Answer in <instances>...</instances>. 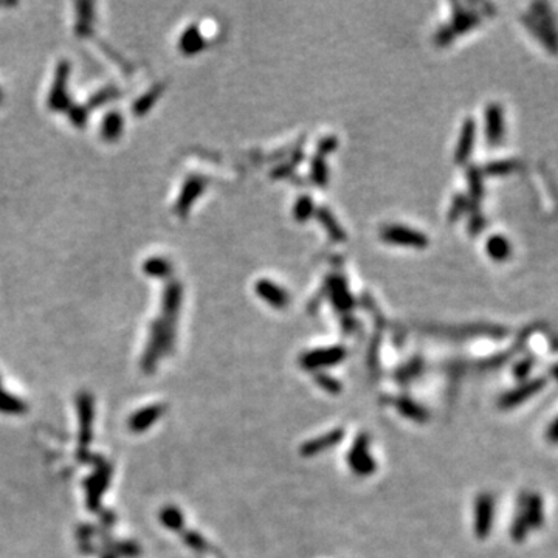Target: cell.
Wrapping results in <instances>:
<instances>
[{"label": "cell", "mask_w": 558, "mask_h": 558, "mask_svg": "<svg viewBox=\"0 0 558 558\" xmlns=\"http://www.w3.org/2000/svg\"><path fill=\"white\" fill-rule=\"evenodd\" d=\"M524 27L541 42L544 48L552 54H558V25L557 17L550 6L544 2L532 5L529 14L523 16Z\"/></svg>", "instance_id": "1"}, {"label": "cell", "mask_w": 558, "mask_h": 558, "mask_svg": "<svg viewBox=\"0 0 558 558\" xmlns=\"http://www.w3.org/2000/svg\"><path fill=\"white\" fill-rule=\"evenodd\" d=\"M543 499L538 493H523L519 496L518 512L510 529L513 541H523L530 529H539L543 526Z\"/></svg>", "instance_id": "2"}, {"label": "cell", "mask_w": 558, "mask_h": 558, "mask_svg": "<svg viewBox=\"0 0 558 558\" xmlns=\"http://www.w3.org/2000/svg\"><path fill=\"white\" fill-rule=\"evenodd\" d=\"M347 462L355 475L368 476L374 473L375 462L369 455V437L366 434H360L353 442L349 456H347Z\"/></svg>", "instance_id": "3"}, {"label": "cell", "mask_w": 558, "mask_h": 558, "mask_svg": "<svg viewBox=\"0 0 558 558\" xmlns=\"http://www.w3.org/2000/svg\"><path fill=\"white\" fill-rule=\"evenodd\" d=\"M495 499L490 493H481L475 502V532L477 538H487L493 526Z\"/></svg>", "instance_id": "4"}, {"label": "cell", "mask_w": 558, "mask_h": 558, "mask_svg": "<svg viewBox=\"0 0 558 558\" xmlns=\"http://www.w3.org/2000/svg\"><path fill=\"white\" fill-rule=\"evenodd\" d=\"M382 239L389 242V244H399V245H409L424 248L428 244V239L424 233L415 231V229L406 228V227H386L382 231Z\"/></svg>", "instance_id": "5"}, {"label": "cell", "mask_w": 558, "mask_h": 558, "mask_svg": "<svg viewBox=\"0 0 558 558\" xmlns=\"http://www.w3.org/2000/svg\"><path fill=\"white\" fill-rule=\"evenodd\" d=\"M346 357V351L341 346L331 347V349H316L304 353L301 357V364L306 369H320L327 368L340 363Z\"/></svg>", "instance_id": "6"}, {"label": "cell", "mask_w": 558, "mask_h": 558, "mask_svg": "<svg viewBox=\"0 0 558 558\" xmlns=\"http://www.w3.org/2000/svg\"><path fill=\"white\" fill-rule=\"evenodd\" d=\"M486 138L490 146H498L504 140V114L496 103L488 104L486 109Z\"/></svg>", "instance_id": "7"}, {"label": "cell", "mask_w": 558, "mask_h": 558, "mask_svg": "<svg viewBox=\"0 0 558 558\" xmlns=\"http://www.w3.org/2000/svg\"><path fill=\"white\" fill-rule=\"evenodd\" d=\"M544 386V380L543 378H537V380H532V382H527L524 384H521V386L512 389L510 393H506L504 395L499 399V406L501 408H513V406H518L519 403L526 402L529 397H532L533 394H537L539 389Z\"/></svg>", "instance_id": "8"}, {"label": "cell", "mask_w": 558, "mask_h": 558, "mask_svg": "<svg viewBox=\"0 0 558 558\" xmlns=\"http://www.w3.org/2000/svg\"><path fill=\"white\" fill-rule=\"evenodd\" d=\"M475 136H476V121L473 118H467L464 121V126L461 130V136H459L455 161L456 163H467L471 152H473L475 146Z\"/></svg>", "instance_id": "9"}, {"label": "cell", "mask_w": 558, "mask_h": 558, "mask_svg": "<svg viewBox=\"0 0 558 558\" xmlns=\"http://www.w3.org/2000/svg\"><path fill=\"white\" fill-rule=\"evenodd\" d=\"M67 74H68V64L62 62L56 73V81L53 84L52 95L48 98V105L54 110L67 109L68 107V96H67Z\"/></svg>", "instance_id": "10"}, {"label": "cell", "mask_w": 558, "mask_h": 558, "mask_svg": "<svg viewBox=\"0 0 558 558\" xmlns=\"http://www.w3.org/2000/svg\"><path fill=\"white\" fill-rule=\"evenodd\" d=\"M256 293L264 301L269 302L270 306L278 309L285 307L289 302L287 291H284L279 285L269 281V279H260V281L256 282Z\"/></svg>", "instance_id": "11"}, {"label": "cell", "mask_w": 558, "mask_h": 558, "mask_svg": "<svg viewBox=\"0 0 558 558\" xmlns=\"http://www.w3.org/2000/svg\"><path fill=\"white\" fill-rule=\"evenodd\" d=\"M203 188H205V180L200 177H191L188 182L185 183L182 194H180V198L176 205V211L180 216H185L186 213H188L192 202H194L196 198L202 194Z\"/></svg>", "instance_id": "12"}, {"label": "cell", "mask_w": 558, "mask_h": 558, "mask_svg": "<svg viewBox=\"0 0 558 558\" xmlns=\"http://www.w3.org/2000/svg\"><path fill=\"white\" fill-rule=\"evenodd\" d=\"M341 439H343V430L329 431L327 434H322V436L316 437L313 440H309V442L304 444L301 448V455L302 456L318 455V453L326 451L331 448V446L337 445Z\"/></svg>", "instance_id": "13"}, {"label": "cell", "mask_w": 558, "mask_h": 558, "mask_svg": "<svg viewBox=\"0 0 558 558\" xmlns=\"http://www.w3.org/2000/svg\"><path fill=\"white\" fill-rule=\"evenodd\" d=\"M329 291H331V298L335 306L341 310H349L352 307V296L347 290V285L341 278H332L327 282Z\"/></svg>", "instance_id": "14"}, {"label": "cell", "mask_w": 558, "mask_h": 558, "mask_svg": "<svg viewBox=\"0 0 558 558\" xmlns=\"http://www.w3.org/2000/svg\"><path fill=\"white\" fill-rule=\"evenodd\" d=\"M481 17L476 14L473 11H456L455 12V17H453V22L450 25H446V27L450 28L451 34L456 36V34H462V33H467L468 30L475 28L477 23H479Z\"/></svg>", "instance_id": "15"}, {"label": "cell", "mask_w": 558, "mask_h": 558, "mask_svg": "<svg viewBox=\"0 0 558 558\" xmlns=\"http://www.w3.org/2000/svg\"><path fill=\"white\" fill-rule=\"evenodd\" d=\"M487 254L496 262H504L512 254V244L504 236L495 234L487 240Z\"/></svg>", "instance_id": "16"}, {"label": "cell", "mask_w": 558, "mask_h": 558, "mask_svg": "<svg viewBox=\"0 0 558 558\" xmlns=\"http://www.w3.org/2000/svg\"><path fill=\"white\" fill-rule=\"evenodd\" d=\"M178 47H180V50H182L183 54H188V56L200 52L203 47V37L196 25H191L189 28H186L183 31L182 37H180Z\"/></svg>", "instance_id": "17"}, {"label": "cell", "mask_w": 558, "mask_h": 558, "mask_svg": "<svg viewBox=\"0 0 558 558\" xmlns=\"http://www.w3.org/2000/svg\"><path fill=\"white\" fill-rule=\"evenodd\" d=\"M316 216H318V219L322 223V227L326 228V231L329 233V236H331L333 240H344V231L341 229V227L338 225L337 220H335V217L332 216L331 211H329L327 208H320L318 213H316Z\"/></svg>", "instance_id": "18"}, {"label": "cell", "mask_w": 558, "mask_h": 558, "mask_svg": "<svg viewBox=\"0 0 558 558\" xmlns=\"http://www.w3.org/2000/svg\"><path fill=\"white\" fill-rule=\"evenodd\" d=\"M519 161L518 160H499V161H492L486 167H484V172L487 176L492 177H501V176H508V174L515 172L519 169Z\"/></svg>", "instance_id": "19"}, {"label": "cell", "mask_w": 558, "mask_h": 558, "mask_svg": "<svg viewBox=\"0 0 558 558\" xmlns=\"http://www.w3.org/2000/svg\"><path fill=\"white\" fill-rule=\"evenodd\" d=\"M123 130V118L121 115L118 114H109L107 116L104 118L103 121V129H101V134L105 140H116L118 136H120Z\"/></svg>", "instance_id": "20"}, {"label": "cell", "mask_w": 558, "mask_h": 558, "mask_svg": "<svg viewBox=\"0 0 558 558\" xmlns=\"http://www.w3.org/2000/svg\"><path fill=\"white\" fill-rule=\"evenodd\" d=\"M395 405L403 415H406V417L413 419L415 422H420V424L422 422H425L428 417V414L424 408H420L419 405H415L414 402L408 400V399H399L395 402Z\"/></svg>", "instance_id": "21"}, {"label": "cell", "mask_w": 558, "mask_h": 558, "mask_svg": "<svg viewBox=\"0 0 558 558\" xmlns=\"http://www.w3.org/2000/svg\"><path fill=\"white\" fill-rule=\"evenodd\" d=\"M482 177H484V174L477 169V167H475V166L468 167L467 180H468V186H470V196H471V200H475L476 203L481 200V197L484 194Z\"/></svg>", "instance_id": "22"}, {"label": "cell", "mask_w": 558, "mask_h": 558, "mask_svg": "<svg viewBox=\"0 0 558 558\" xmlns=\"http://www.w3.org/2000/svg\"><path fill=\"white\" fill-rule=\"evenodd\" d=\"M145 271L155 278H166L171 273V264L163 258L147 259L145 264Z\"/></svg>", "instance_id": "23"}, {"label": "cell", "mask_w": 558, "mask_h": 558, "mask_svg": "<svg viewBox=\"0 0 558 558\" xmlns=\"http://www.w3.org/2000/svg\"><path fill=\"white\" fill-rule=\"evenodd\" d=\"M163 92V85H157L155 87V89H152L151 92L149 93H146V95H143L138 101H136L135 104H134V114L135 115H143L145 114V112L149 109V107H152V104L155 103V99H157V96L160 95V93Z\"/></svg>", "instance_id": "24"}, {"label": "cell", "mask_w": 558, "mask_h": 558, "mask_svg": "<svg viewBox=\"0 0 558 558\" xmlns=\"http://www.w3.org/2000/svg\"><path fill=\"white\" fill-rule=\"evenodd\" d=\"M312 178L316 185L324 186L329 180L327 165L322 155H316L312 161Z\"/></svg>", "instance_id": "25"}, {"label": "cell", "mask_w": 558, "mask_h": 558, "mask_svg": "<svg viewBox=\"0 0 558 558\" xmlns=\"http://www.w3.org/2000/svg\"><path fill=\"white\" fill-rule=\"evenodd\" d=\"M313 211V202L312 198L304 196L301 198H298V202L295 203V208H293V214H295V219L296 220H307L310 214H312Z\"/></svg>", "instance_id": "26"}, {"label": "cell", "mask_w": 558, "mask_h": 558, "mask_svg": "<svg viewBox=\"0 0 558 558\" xmlns=\"http://www.w3.org/2000/svg\"><path fill=\"white\" fill-rule=\"evenodd\" d=\"M467 205H468L467 197H465V196H456L455 200H453L451 208H450L448 219H450L451 222L459 219V217H461V216L464 214V211L467 209Z\"/></svg>", "instance_id": "27"}, {"label": "cell", "mask_w": 558, "mask_h": 558, "mask_svg": "<svg viewBox=\"0 0 558 558\" xmlns=\"http://www.w3.org/2000/svg\"><path fill=\"white\" fill-rule=\"evenodd\" d=\"M316 383H318L322 389H326L327 393H338V391L341 389L340 382L335 380V378H332V377L326 375V374L316 375Z\"/></svg>", "instance_id": "28"}, {"label": "cell", "mask_w": 558, "mask_h": 558, "mask_svg": "<svg viewBox=\"0 0 558 558\" xmlns=\"http://www.w3.org/2000/svg\"><path fill=\"white\" fill-rule=\"evenodd\" d=\"M484 228H486V219H484L482 214L475 213L473 216H471V219H470L468 231H470L471 234H477L479 231H482Z\"/></svg>", "instance_id": "29"}, {"label": "cell", "mask_w": 558, "mask_h": 558, "mask_svg": "<svg viewBox=\"0 0 558 558\" xmlns=\"http://www.w3.org/2000/svg\"><path fill=\"white\" fill-rule=\"evenodd\" d=\"M532 364H533L532 360H521V363L517 364V368H515V377L526 378V375L529 374Z\"/></svg>", "instance_id": "30"}, {"label": "cell", "mask_w": 558, "mask_h": 558, "mask_svg": "<svg viewBox=\"0 0 558 558\" xmlns=\"http://www.w3.org/2000/svg\"><path fill=\"white\" fill-rule=\"evenodd\" d=\"M335 147H337V140L332 138V136H329V138H324V140H322V141L320 143L318 155H322V157H324V155H326L327 152L333 151Z\"/></svg>", "instance_id": "31"}, {"label": "cell", "mask_w": 558, "mask_h": 558, "mask_svg": "<svg viewBox=\"0 0 558 558\" xmlns=\"http://www.w3.org/2000/svg\"><path fill=\"white\" fill-rule=\"evenodd\" d=\"M548 439L550 440V442H554V444L558 442V417H557L554 422H552L550 426H549V430H548Z\"/></svg>", "instance_id": "32"}]
</instances>
